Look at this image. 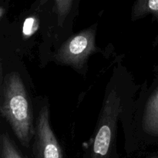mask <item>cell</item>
Here are the masks:
<instances>
[{
  "label": "cell",
  "mask_w": 158,
  "mask_h": 158,
  "mask_svg": "<svg viewBox=\"0 0 158 158\" xmlns=\"http://www.w3.org/2000/svg\"><path fill=\"white\" fill-rule=\"evenodd\" d=\"M0 113L10 126L20 144L30 149L34 136V103L18 71L5 77L0 94Z\"/></svg>",
  "instance_id": "6da1fadb"
},
{
  "label": "cell",
  "mask_w": 158,
  "mask_h": 158,
  "mask_svg": "<svg viewBox=\"0 0 158 158\" xmlns=\"http://www.w3.org/2000/svg\"><path fill=\"white\" fill-rule=\"evenodd\" d=\"M133 103L131 120L124 133V149L127 154L147 146L158 144V66L150 86L144 82Z\"/></svg>",
  "instance_id": "7a4b0ae2"
},
{
  "label": "cell",
  "mask_w": 158,
  "mask_h": 158,
  "mask_svg": "<svg viewBox=\"0 0 158 158\" xmlns=\"http://www.w3.org/2000/svg\"><path fill=\"white\" fill-rule=\"evenodd\" d=\"M97 28L98 25L95 23L70 35L52 52L51 62L70 67L77 73L86 76L89 57L98 52L103 53V49L96 43Z\"/></svg>",
  "instance_id": "3957f363"
},
{
  "label": "cell",
  "mask_w": 158,
  "mask_h": 158,
  "mask_svg": "<svg viewBox=\"0 0 158 158\" xmlns=\"http://www.w3.org/2000/svg\"><path fill=\"white\" fill-rule=\"evenodd\" d=\"M35 110L34 136L31 144L32 158H64L50 122V110L47 98L37 97L33 99Z\"/></svg>",
  "instance_id": "277c9868"
},
{
  "label": "cell",
  "mask_w": 158,
  "mask_h": 158,
  "mask_svg": "<svg viewBox=\"0 0 158 158\" xmlns=\"http://www.w3.org/2000/svg\"><path fill=\"white\" fill-rule=\"evenodd\" d=\"M78 0H53L52 10L56 16L54 51L70 35L73 23L79 13Z\"/></svg>",
  "instance_id": "5b68a950"
},
{
  "label": "cell",
  "mask_w": 158,
  "mask_h": 158,
  "mask_svg": "<svg viewBox=\"0 0 158 158\" xmlns=\"http://www.w3.org/2000/svg\"><path fill=\"white\" fill-rule=\"evenodd\" d=\"M148 15H151L158 23V0H137L134 2L131 9V19L135 22L144 18ZM158 43L157 36L154 46Z\"/></svg>",
  "instance_id": "8992f818"
},
{
  "label": "cell",
  "mask_w": 158,
  "mask_h": 158,
  "mask_svg": "<svg viewBox=\"0 0 158 158\" xmlns=\"http://www.w3.org/2000/svg\"><path fill=\"white\" fill-rule=\"evenodd\" d=\"M0 158H27L7 132L0 133Z\"/></svg>",
  "instance_id": "52a82bcc"
},
{
  "label": "cell",
  "mask_w": 158,
  "mask_h": 158,
  "mask_svg": "<svg viewBox=\"0 0 158 158\" xmlns=\"http://www.w3.org/2000/svg\"><path fill=\"white\" fill-rule=\"evenodd\" d=\"M135 158H158V154H157V153H155V154H150L144 156H138V157Z\"/></svg>",
  "instance_id": "ba28073f"
},
{
  "label": "cell",
  "mask_w": 158,
  "mask_h": 158,
  "mask_svg": "<svg viewBox=\"0 0 158 158\" xmlns=\"http://www.w3.org/2000/svg\"><path fill=\"white\" fill-rule=\"evenodd\" d=\"M110 158H120V157H119L118 153H117V148H116L113 151L112 154H111L110 157Z\"/></svg>",
  "instance_id": "9c48e42d"
},
{
  "label": "cell",
  "mask_w": 158,
  "mask_h": 158,
  "mask_svg": "<svg viewBox=\"0 0 158 158\" xmlns=\"http://www.w3.org/2000/svg\"><path fill=\"white\" fill-rule=\"evenodd\" d=\"M5 13H6V9L3 7H2V6H0V18H1V17H2L3 15H4Z\"/></svg>",
  "instance_id": "30bf717a"
},
{
  "label": "cell",
  "mask_w": 158,
  "mask_h": 158,
  "mask_svg": "<svg viewBox=\"0 0 158 158\" xmlns=\"http://www.w3.org/2000/svg\"><path fill=\"white\" fill-rule=\"evenodd\" d=\"M2 82V69H1V64H0V83Z\"/></svg>",
  "instance_id": "8fae6325"
}]
</instances>
